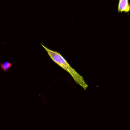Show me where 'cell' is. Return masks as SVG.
Returning a JSON list of instances; mask_svg holds the SVG:
<instances>
[{
    "mask_svg": "<svg viewBox=\"0 0 130 130\" xmlns=\"http://www.w3.org/2000/svg\"><path fill=\"white\" fill-rule=\"evenodd\" d=\"M41 45L46 50L48 54L53 61H54L56 64L59 66L61 68H62L66 72L70 74L74 81L77 84L80 85L84 90L86 89L88 87V85L85 82L82 76H81L77 71H76L74 68H73L69 64L66 59L59 52L50 49L42 44H41Z\"/></svg>",
    "mask_w": 130,
    "mask_h": 130,
    "instance_id": "obj_1",
    "label": "cell"
},
{
    "mask_svg": "<svg viewBox=\"0 0 130 130\" xmlns=\"http://www.w3.org/2000/svg\"><path fill=\"white\" fill-rule=\"evenodd\" d=\"M130 10V5L128 0H119L118 5V12L128 13Z\"/></svg>",
    "mask_w": 130,
    "mask_h": 130,
    "instance_id": "obj_2",
    "label": "cell"
},
{
    "mask_svg": "<svg viewBox=\"0 0 130 130\" xmlns=\"http://www.w3.org/2000/svg\"><path fill=\"white\" fill-rule=\"evenodd\" d=\"M12 66V63L9 61H5L3 63H0L1 68L4 72H8L9 69H10Z\"/></svg>",
    "mask_w": 130,
    "mask_h": 130,
    "instance_id": "obj_3",
    "label": "cell"
}]
</instances>
